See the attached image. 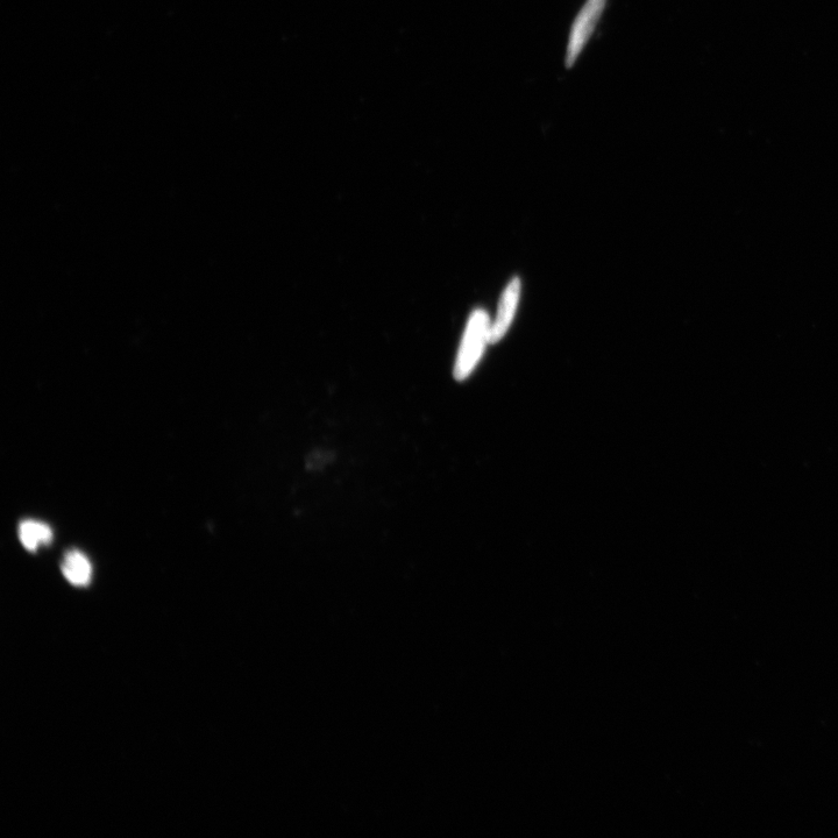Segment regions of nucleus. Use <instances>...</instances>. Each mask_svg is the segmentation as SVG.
<instances>
[{"instance_id": "1", "label": "nucleus", "mask_w": 838, "mask_h": 838, "mask_svg": "<svg viewBox=\"0 0 838 838\" xmlns=\"http://www.w3.org/2000/svg\"><path fill=\"white\" fill-rule=\"evenodd\" d=\"M489 318L484 310L474 311L468 321L463 343H461L454 375L465 380L477 366L485 345L489 342Z\"/></svg>"}, {"instance_id": "2", "label": "nucleus", "mask_w": 838, "mask_h": 838, "mask_svg": "<svg viewBox=\"0 0 838 838\" xmlns=\"http://www.w3.org/2000/svg\"><path fill=\"white\" fill-rule=\"evenodd\" d=\"M608 0H586L584 6L575 17L568 34V42L565 54V66L571 69L578 61L589 40L598 26L603 12L606 10Z\"/></svg>"}, {"instance_id": "3", "label": "nucleus", "mask_w": 838, "mask_h": 838, "mask_svg": "<svg viewBox=\"0 0 838 838\" xmlns=\"http://www.w3.org/2000/svg\"><path fill=\"white\" fill-rule=\"evenodd\" d=\"M520 296L521 281L520 279H514L509 283L506 290H504L495 321L490 325L489 343L495 344L500 342L506 336L510 324L513 322L518 302H520Z\"/></svg>"}, {"instance_id": "4", "label": "nucleus", "mask_w": 838, "mask_h": 838, "mask_svg": "<svg viewBox=\"0 0 838 838\" xmlns=\"http://www.w3.org/2000/svg\"><path fill=\"white\" fill-rule=\"evenodd\" d=\"M62 573L71 585L84 587L90 584L92 566L82 552L71 550L63 559Z\"/></svg>"}, {"instance_id": "5", "label": "nucleus", "mask_w": 838, "mask_h": 838, "mask_svg": "<svg viewBox=\"0 0 838 838\" xmlns=\"http://www.w3.org/2000/svg\"><path fill=\"white\" fill-rule=\"evenodd\" d=\"M19 539L28 551H37L41 545L53 541V531L47 524L37 521H24L19 525Z\"/></svg>"}]
</instances>
